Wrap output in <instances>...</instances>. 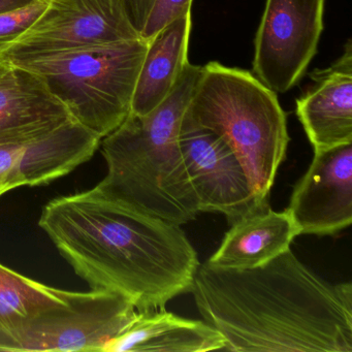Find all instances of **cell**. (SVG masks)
I'll return each instance as SVG.
<instances>
[{
  "label": "cell",
  "instance_id": "1",
  "mask_svg": "<svg viewBox=\"0 0 352 352\" xmlns=\"http://www.w3.org/2000/svg\"><path fill=\"white\" fill-rule=\"evenodd\" d=\"M191 294L226 351L352 352V284L325 281L290 248L252 269L201 263Z\"/></svg>",
  "mask_w": 352,
  "mask_h": 352
},
{
  "label": "cell",
  "instance_id": "2",
  "mask_svg": "<svg viewBox=\"0 0 352 352\" xmlns=\"http://www.w3.org/2000/svg\"><path fill=\"white\" fill-rule=\"evenodd\" d=\"M38 226L91 290L151 311L191 292L199 267L180 226L140 213L96 187L49 201Z\"/></svg>",
  "mask_w": 352,
  "mask_h": 352
},
{
  "label": "cell",
  "instance_id": "3",
  "mask_svg": "<svg viewBox=\"0 0 352 352\" xmlns=\"http://www.w3.org/2000/svg\"><path fill=\"white\" fill-rule=\"evenodd\" d=\"M201 67L188 63L172 94L144 116L131 114L100 141L108 173L100 192L140 213L183 226L197 217L199 201L179 144L181 124Z\"/></svg>",
  "mask_w": 352,
  "mask_h": 352
},
{
  "label": "cell",
  "instance_id": "4",
  "mask_svg": "<svg viewBox=\"0 0 352 352\" xmlns=\"http://www.w3.org/2000/svg\"><path fill=\"white\" fill-rule=\"evenodd\" d=\"M183 122L220 135L242 162L256 199L269 204L289 144L276 92L250 72L213 61L201 67Z\"/></svg>",
  "mask_w": 352,
  "mask_h": 352
},
{
  "label": "cell",
  "instance_id": "5",
  "mask_svg": "<svg viewBox=\"0 0 352 352\" xmlns=\"http://www.w3.org/2000/svg\"><path fill=\"white\" fill-rule=\"evenodd\" d=\"M148 44L139 38L45 55L11 65L36 74L74 121L104 139L131 114Z\"/></svg>",
  "mask_w": 352,
  "mask_h": 352
},
{
  "label": "cell",
  "instance_id": "6",
  "mask_svg": "<svg viewBox=\"0 0 352 352\" xmlns=\"http://www.w3.org/2000/svg\"><path fill=\"white\" fill-rule=\"evenodd\" d=\"M139 38L124 0H50L36 21L0 50V61L17 65L45 55Z\"/></svg>",
  "mask_w": 352,
  "mask_h": 352
},
{
  "label": "cell",
  "instance_id": "7",
  "mask_svg": "<svg viewBox=\"0 0 352 352\" xmlns=\"http://www.w3.org/2000/svg\"><path fill=\"white\" fill-rule=\"evenodd\" d=\"M325 0H267L254 41L253 75L276 94L298 83L317 53Z\"/></svg>",
  "mask_w": 352,
  "mask_h": 352
},
{
  "label": "cell",
  "instance_id": "8",
  "mask_svg": "<svg viewBox=\"0 0 352 352\" xmlns=\"http://www.w3.org/2000/svg\"><path fill=\"white\" fill-rule=\"evenodd\" d=\"M124 296L107 290L77 292L71 304L36 317L19 336L11 352H104L135 316Z\"/></svg>",
  "mask_w": 352,
  "mask_h": 352
},
{
  "label": "cell",
  "instance_id": "9",
  "mask_svg": "<svg viewBox=\"0 0 352 352\" xmlns=\"http://www.w3.org/2000/svg\"><path fill=\"white\" fill-rule=\"evenodd\" d=\"M179 144L201 213L223 214L232 226L270 207L256 199L242 162L220 135L182 120Z\"/></svg>",
  "mask_w": 352,
  "mask_h": 352
},
{
  "label": "cell",
  "instance_id": "10",
  "mask_svg": "<svg viewBox=\"0 0 352 352\" xmlns=\"http://www.w3.org/2000/svg\"><path fill=\"white\" fill-rule=\"evenodd\" d=\"M286 211L300 234L333 236L352 222V144L314 152Z\"/></svg>",
  "mask_w": 352,
  "mask_h": 352
},
{
  "label": "cell",
  "instance_id": "11",
  "mask_svg": "<svg viewBox=\"0 0 352 352\" xmlns=\"http://www.w3.org/2000/svg\"><path fill=\"white\" fill-rule=\"evenodd\" d=\"M100 139L76 121L28 143L0 146V185L10 191L49 184L85 164Z\"/></svg>",
  "mask_w": 352,
  "mask_h": 352
},
{
  "label": "cell",
  "instance_id": "12",
  "mask_svg": "<svg viewBox=\"0 0 352 352\" xmlns=\"http://www.w3.org/2000/svg\"><path fill=\"white\" fill-rule=\"evenodd\" d=\"M315 82L296 100V115L314 152L352 144V43L329 69L310 74Z\"/></svg>",
  "mask_w": 352,
  "mask_h": 352
},
{
  "label": "cell",
  "instance_id": "13",
  "mask_svg": "<svg viewBox=\"0 0 352 352\" xmlns=\"http://www.w3.org/2000/svg\"><path fill=\"white\" fill-rule=\"evenodd\" d=\"M74 121L34 72L9 65L0 76V146L28 143Z\"/></svg>",
  "mask_w": 352,
  "mask_h": 352
},
{
  "label": "cell",
  "instance_id": "14",
  "mask_svg": "<svg viewBox=\"0 0 352 352\" xmlns=\"http://www.w3.org/2000/svg\"><path fill=\"white\" fill-rule=\"evenodd\" d=\"M224 346L221 333L205 320L184 318L162 308L137 311L104 352H208Z\"/></svg>",
  "mask_w": 352,
  "mask_h": 352
},
{
  "label": "cell",
  "instance_id": "15",
  "mask_svg": "<svg viewBox=\"0 0 352 352\" xmlns=\"http://www.w3.org/2000/svg\"><path fill=\"white\" fill-rule=\"evenodd\" d=\"M207 263L222 269H252L269 263L290 248L300 236L286 210H259L232 223Z\"/></svg>",
  "mask_w": 352,
  "mask_h": 352
},
{
  "label": "cell",
  "instance_id": "16",
  "mask_svg": "<svg viewBox=\"0 0 352 352\" xmlns=\"http://www.w3.org/2000/svg\"><path fill=\"white\" fill-rule=\"evenodd\" d=\"M190 32L189 13L168 24L149 41L138 77L131 113L144 116L172 94L189 63Z\"/></svg>",
  "mask_w": 352,
  "mask_h": 352
},
{
  "label": "cell",
  "instance_id": "17",
  "mask_svg": "<svg viewBox=\"0 0 352 352\" xmlns=\"http://www.w3.org/2000/svg\"><path fill=\"white\" fill-rule=\"evenodd\" d=\"M77 292L41 283L0 263V352H11L32 320L69 306Z\"/></svg>",
  "mask_w": 352,
  "mask_h": 352
},
{
  "label": "cell",
  "instance_id": "18",
  "mask_svg": "<svg viewBox=\"0 0 352 352\" xmlns=\"http://www.w3.org/2000/svg\"><path fill=\"white\" fill-rule=\"evenodd\" d=\"M191 3L192 0H154L141 38L147 42L151 41L168 24L191 13Z\"/></svg>",
  "mask_w": 352,
  "mask_h": 352
},
{
  "label": "cell",
  "instance_id": "19",
  "mask_svg": "<svg viewBox=\"0 0 352 352\" xmlns=\"http://www.w3.org/2000/svg\"><path fill=\"white\" fill-rule=\"evenodd\" d=\"M47 3L36 1L19 11L0 15V50L20 38L46 9Z\"/></svg>",
  "mask_w": 352,
  "mask_h": 352
},
{
  "label": "cell",
  "instance_id": "20",
  "mask_svg": "<svg viewBox=\"0 0 352 352\" xmlns=\"http://www.w3.org/2000/svg\"><path fill=\"white\" fill-rule=\"evenodd\" d=\"M127 16L135 30L141 36L142 30L147 21L154 0H124Z\"/></svg>",
  "mask_w": 352,
  "mask_h": 352
},
{
  "label": "cell",
  "instance_id": "21",
  "mask_svg": "<svg viewBox=\"0 0 352 352\" xmlns=\"http://www.w3.org/2000/svg\"><path fill=\"white\" fill-rule=\"evenodd\" d=\"M38 0H0V15L19 11L34 5Z\"/></svg>",
  "mask_w": 352,
  "mask_h": 352
},
{
  "label": "cell",
  "instance_id": "22",
  "mask_svg": "<svg viewBox=\"0 0 352 352\" xmlns=\"http://www.w3.org/2000/svg\"><path fill=\"white\" fill-rule=\"evenodd\" d=\"M8 67H9V65L3 63V61H0V76L3 75V74L7 71Z\"/></svg>",
  "mask_w": 352,
  "mask_h": 352
},
{
  "label": "cell",
  "instance_id": "23",
  "mask_svg": "<svg viewBox=\"0 0 352 352\" xmlns=\"http://www.w3.org/2000/svg\"><path fill=\"white\" fill-rule=\"evenodd\" d=\"M9 189L3 185H0V197H3L5 193L9 192Z\"/></svg>",
  "mask_w": 352,
  "mask_h": 352
},
{
  "label": "cell",
  "instance_id": "24",
  "mask_svg": "<svg viewBox=\"0 0 352 352\" xmlns=\"http://www.w3.org/2000/svg\"><path fill=\"white\" fill-rule=\"evenodd\" d=\"M38 1H43V3H48L50 0H38Z\"/></svg>",
  "mask_w": 352,
  "mask_h": 352
}]
</instances>
